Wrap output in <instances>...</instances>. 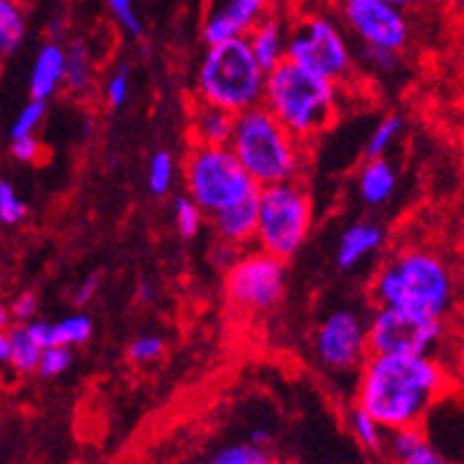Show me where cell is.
Here are the masks:
<instances>
[{
  "label": "cell",
  "mask_w": 464,
  "mask_h": 464,
  "mask_svg": "<svg viewBox=\"0 0 464 464\" xmlns=\"http://www.w3.org/2000/svg\"><path fill=\"white\" fill-rule=\"evenodd\" d=\"M62 88H64V44L50 38L38 48L36 57L31 62L29 95L50 102Z\"/></svg>",
  "instance_id": "obj_16"
},
{
  "label": "cell",
  "mask_w": 464,
  "mask_h": 464,
  "mask_svg": "<svg viewBox=\"0 0 464 464\" xmlns=\"http://www.w3.org/2000/svg\"><path fill=\"white\" fill-rule=\"evenodd\" d=\"M38 294L36 292H22L14 296V301L7 308H10V315H13V323H31V320L38 315Z\"/></svg>",
  "instance_id": "obj_36"
},
{
  "label": "cell",
  "mask_w": 464,
  "mask_h": 464,
  "mask_svg": "<svg viewBox=\"0 0 464 464\" xmlns=\"http://www.w3.org/2000/svg\"><path fill=\"white\" fill-rule=\"evenodd\" d=\"M386 242V227L379 226L377 220L362 218L343 227L336 245V266L342 270H353L367 258L374 256Z\"/></svg>",
  "instance_id": "obj_15"
},
{
  "label": "cell",
  "mask_w": 464,
  "mask_h": 464,
  "mask_svg": "<svg viewBox=\"0 0 464 464\" xmlns=\"http://www.w3.org/2000/svg\"><path fill=\"white\" fill-rule=\"evenodd\" d=\"M266 72L251 55L245 36L207 45L195 73V100L214 104L232 116L261 104Z\"/></svg>",
  "instance_id": "obj_5"
},
{
  "label": "cell",
  "mask_w": 464,
  "mask_h": 464,
  "mask_svg": "<svg viewBox=\"0 0 464 464\" xmlns=\"http://www.w3.org/2000/svg\"><path fill=\"white\" fill-rule=\"evenodd\" d=\"M261 104L305 145L336 121L342 86L285 60L266 73Z\"/></svg>",
  "instance_id": "obj_3"
},
{
  "label": "cell",
  "mask_w": 464,
  "mask_h": 464,
  "mask_svg": "<svg viewBox=\"0 0 464 464\" xmlns=\"http://www.w3.org/2000/svg\"><path fill=\"white\" fill-rule=\"evenodd\" d=\"M29 327L31 336L45 346H83L92 336V320L86 313H72L60 320H41L34 318L31 323H24Z\"/></svg>",
  "instance_id": "obj_20"
},
{
  "label": "cell",
  "mask_w": 464,
  "mask_h": 464,
  "mask_svg": "<svg viewBox=\"0 0 464 464\" xmlns=\"http://www.w3.org/2000/svg\"><path fill=\"white\" fill-rule=\"evenodd\" d=\"M367 353V320L353 308L327 313L313 332V355L332 377H355Z\"/></svg>",
  "instance_id": "obj_11"
},
{
  "label": "cell",
  "mask_w": 464,
  "mask_h": 464,
  "mask_svg": "<svg viewBox=\"0 0 464 464\" xmlns=\"http://www.w3.org/2000/svg\"><path fill=\"white\" fill-rule=\"evenodd\" d=\"M102 95H104V102H107V107H111V110H121V107H126V104H129L130 69L126 67V64L116 67L114 72L110 73V79L104 81Z\"/></svg>",
  "instance_id": "obj_32"
},
{
  "label": "cell",
  "mask_w": 464,
  "mask_h": 464,
  "mask_svg": "<svg viewBox=\"0 0 464 464\" xmlns=\"http://www.w3.org/2000/svg\"><path fill=\"white\" fill-rule=\"evenodd\" d=\"M26 38V13L19 0H0V64L13 53H17L19 45Z\"/></svg>",
  "instance_id": "obj_22"
},
{
  "label": "cell",
  "mask_w": 464,
  "mask_h": 464,
  "mask_svg": "<svg viewBox=\"0 0 464 464\" xmlns=\"http://www.w3.org/2000/svg\"><path fill=\"white\" fill-rule=\"evenodd\" d=\"M10 324H13V315H10V308L5 304H0V332L10 330Z\"/></svg>",
  "instance_id": "obj_41"
},
{
  "label": "cell",
  "mask_w": 464,
  "mask_h": 464,
  "mask_svg": "<svg viewBox=\"0 0 464 464\" xmlns=\"http://www.w3.org/2000/svg\"><path fill=\"white\" fill-rule=\"evenodd\" d=\"M355 189L365 207L382 208L396 195L398 169L389 157H367L355 173Z\"/></svg>",
  "instance_id": "obj_18"
},
{
  "label": "cell",
  "mask_w": 464,
  "mask_h": 464,
  "mask_svg": "<svg viewBox=\"0 0 464 464\" xmlns=\"http://www.w3.org/2000/svg\"><path fill=\"white\" fill-rule=\"evenodd\" d=\"M41 343L31 336L29 327L24 323H13L10 327V358L7 367L14 374H36L38 358H41Z\"/></svg>",
  "instance_id": "obj_23"
},
{
  "label": "cell",
  "mask_w": 464,
  "mask_h": 464,
  "mask_svg": "<svg viewBox=\"0 0 464 464\" xmlns=\"http://www.w3.org/2000/svg\"><path fill=\"white\" fill-rule=\"evenodd\" d=\"M183 178L188 197L207 216L258 192L256 183L246 176L227 145L189 147L183 161Z\"/></svg>",
  "instance_id": "obj_7"
},
{
  "label": "cell",
  "mask_w": 464,
  "mask_h": 464,
  "mask_svg": "<svg viewBox=\"0 0 464 464\" xmlns=\"http://www.w3.org/2000/svg\"><path fill=\"white\" fill-rule=\"evenodd\" d=\"M138 294H140V301H150V299H152V294H150V287L138 289Z\"/></svg>",
  "instance_id": "obj_43"
},
{
  "label": "cell",
  "mask_w": 464,
  "mask_h": 464,
  "mask_svg": "<svg viewBox=\"0 0 464 464\" xmlns=\"http://www.w3.org/2000/svg\"><path fill=\"white\" fill-rule=\"evenodd\" d=\"M452 386L455 379L439 355L367 353L355 374L353 403L386 431L421 427Z\"/></svg>",
  "instance_id": "obj_1"
},
{
  "label": "cell",
  "mask_w": 464,
  "mask_h": 464,
  "mask_svg": "<svg viewBox=\"0 0 464 464\" xmlns=\"http://www.w3.org/2000/svg\"><path fill=\"white\" fill-rule=\"evenodd\" d=\"M232 123H235V116L230 111L202 102V100H192L188 111V138L192 145H227Z\"/></svg>",
  "instance_id": "obj_19"
},
{
  "label": "cell",
  "mask_w": 464,
  "mask_h": 464,
  "mask_svg": "<svg viewBox=\"0 0 464 464\" xmlns=\"http://www.w3.org/2000/svg\"><path fill=\"white\" fill-rule=\"evenodd\" d=\"M164 339L157 334H140L129 343V361L135 365H150L164 355Z\"/></svg>",
  "instance_id": "obj_33"
},
{
  "label": "cell",
  "mask_w": 464,
  "mask_h": 464,
  "mask_svg": "<svg viewBox=\"0 0 464 464\" xmlns=\"http://www.w3.org/2000/svg\"><path fill=\"white\" fill-rule=\"evenodd\" d=\"M26 216H29V207L19 195V189L10 180L0 178V223L13 227L19 226Z\"/></svg>",
  "instance_id": "obj_30"
},
{
  "label": "cell",
  "mask_w": 464,
  "mask_h": 464,
  "mask_svg": "<svg viewBox=\"0 0 464 464\" xmlns=\"http://www.w3.org/2000/svg\"><path fill=\"white\" fill-rule=\"evenodd\" d=\"M270 440H273V434H270L268 429H254L249 434V443H254V446L268 448Z\"/></svg>",
  "instance_id": "obj_40"
},
{
  "label": "cell",
  "mask_w": 464,
  "mask_h": 464,
  "mask_svg": "<svg viewBox=\"0 0 464 464\" xmlns=\"http://www.w3.org/2000/svg\"><path fill=\"white\" fill-rule=\"evenodd\" d=\"M45 116H48V102L45 100L31 98L24 102V107L17 111L10 126V138H26V135H36L38 129L44 126Z\"/></svg>",
  "instance_id": "obj_29"
},
{
  "label": "cell",
  "mask_w": 464,
  "mask_h": 464,
  "mask_svg": "<svg viewBox=\"0 0 464 464\" xmlns=\"http://www.w3.org/2000/svg\"><path fill=\"white\" fill-rule=\"evenodd\" d=\"M405 133V119L398 114L384 116L382 121L374 126V130L367 138L365 154L367 157H386L392 152L396 142L403 138Z\"/></svg>",
  "instance_id": "obj_25"
},
{
  "label": "cell",
  "mask_w": 464,
  "mask_h": 464,
  "mask_svg": "<svg viewBox=\"0 0 464 464\" xmlns=\"http://www.w3.org/2000/svg\"><path fill=\"white\" fill-rule=\"evenodd\" d=\"M285 60L320 73L342 88L355 73V55L342 26L324 14H308L289 29Z\"/></svg>",
  "instance_id": "obj_8"
},
{
  "label": "cell",
  "mask_w": 464,
  "mask_h": 464,
  "mask_svg": "<svg viewBox=\"0 0 464 464\" xmlns=\"http://www.w3.org/2000/svg\"><path fill=\"white\" fill-rule=\"evenodd\" d=\"M311 227L313 199L301 180L258 188L254 237L256 249L289 261L305 245Z\"/></svg>",
  "instance_id": "obj_6"
},
{
  "label": "cell",
  "mask_w": 464,
  "mask_h": 464,
  "mask_svg": "<svg viewBox=\"0 0 464 464\" xmlns=\"http://www.w3.org/2000/svg\"><path fill=\"white\" fill-rule=\"evenodd\" d=\"M207 223V214L188 195L176 197L173 202V226L183 239H195Z\"/></svg>",
  "instance_id": "obj_28"
},
{
  "label": "cell",
  "mask_w": 464,
  "mask_h": 464,
  "mask_svg": "<svg viewBox=\"0 0 464 464\" xmlns=\"http://www.w3.org/2000/svg\"><path fill=\"white\" fill-rule=\"evenodd\" d=\"M287 36L289 26L273 13L263 14L256 24L245 34L251 55L256 57V62L261 64V69L266 73L270 69H276L280 62H285V55H287Z\"/></svg>",
  "instance_id": "obj_17"
},
{
  "label": "cell",
  "mask_w": 464,
  "mask_h": 464,
  "mask_svg": "<svg viewBox=\"0 0 464 464\" xmlns=\"http://www.w3.org/2000/svg\"><path fill=\"white\" fill-rule=\"evenodd\" d=\"M100 282H102V277L98 276V273H91L88 277H83V280L76 285V289H73L72 294V304L76 305V308H83L86 304H91L92 296L98 294L100 289Z\"/></svg>",
  "instance_id": "obj_39"
},
{
  "label": "cell",
  "mask_w": 464,
  "mask_h": 464,
  "mask_svg": "<svg viewBox=\"0 0 464 464\" xmlns=\"http://www.w3.org/2000/svg\"><path fill=\"white\" fill-rule=\"evenodd\" d=\"M227 147L256 188L299 180L304 171L305 145L263 104L235 116Z\"/></svg>",
  "instance_id": "obj_4"
},
{
  "label": "cell",
  "mask_w": 464,
  "mask_h": 464,
  "mask_svg": "<svg viewBox=\"0 0 464 464\" xmlns=\"http://www.w3.org/2000/svg\"><path fill=\"white\" fill-rule=\"evenodd\" d=\"M393 464H452V462L446 458V455H443V452L436 450V448L431 446L427 439L424 443H420L415 450H410L405 458L396 459Z\"/></svg>",
  "instance_id": "obj_38"
},
{
  "label": "cell",
  "mask_w": 464,
  "mask_h": 464,
  "mask_svg": "<svg viewBox=\"0 0 464 464\" xmlns=\"http://www.w3.org/2000/svg\"><path fill=\"white\" fill-rule=\"evenodd\" d=\"M178 164L173 152L169 150H157V152L150 157V164H147V188L150 192L157 197L169 195L176 183Z\"/></svg>",
  "instance_id": "obj_26"
},
{
  "label": "cell",
  "mask_w": 464,
  "mask_h": 464,
  "mask_svg": "<svg viewBox=\"0 0 464 464\" xmlns=\"http://www.w3.org/2000/svg\"><path fill=\"white\" fill-rule=\"evenodd\" d=\"M346 427L351 431L358 446L362 448L370 455H379L382 458V450H384V439H386V429L374 420L370 412H365L358 405H351L346 412Z\"/></svg>",
  "instance_id": "obj_24"
},
{
  "label": "cell",
  "mask_w": 464,
  "mask_h": 464,
  "mask_svg": "<svg viewBox=\"0 0 464 464\" xmlns=\"http://www.w3.org/2000/svg\"><path fill=\"white\" fill-rule=\"evenodd\" d=\"M207 464H276L268 448L254 446L249 440L245 443H230L223 446L208 458Z\"/></svg>",
  "instance_id": "obj_27"
},
{
  "label": "cell",
  "mask_w": 464,
  "mask_h": 464,
  "mask_svg": "<svg viewBox=\"0 0 464 464\" xmlns=\"http://www.w3.org/2000/svg\"><path fill=\"white\" fill-rule=\"evenodd\" d=\"M256 195L258 192H254V195L208 216L216 242L220 246H227L232 251H245L254 245V237H256Z\"/></svg>",
  "instance_id": "obj_14"
},
{
  "label": "cell",
  "mask_w": 464,
  "mask_h": 464,
  "mask_svg": "<svg viewBox=\"0 0 464 464\" xmlns=\"http://www.w3.org/2000/svg\"><path fill=\"white\" fill-rule=\"evenodd\" d=\"M110 7L111 17L116 19V24L121 26L123 31H129L130 36H140L142 34V22L135 13L133 0H104Z\"/></svg>",
  "instance_id": "obj_34"
},
{
  "label": "cell",
  "mask_w": 464,
  "mask_h": 464,
  "mask_svg": "<svg viewBox=\"0 0 464 464\" xmlns=\"http://www.w3.org/2000/svg\"><path fill=\"white\" fill-rule=\"evenodd\" d=\"M73 362V348L69 346H45L41 351V358H38V367L36 374L45 379H55L62 377V374L67 372L69 367Z\"/></svg>",
  "instance_id": "obj_31"
},
{
  "label": "cell",
  "mask_w": 464,
  "mask_h": 464,
  "mask_svg": "<svg viewBox=\"0 0 464 464\" xmlns=\"http://www.w3.org/2000/svg\"><path fill=\"white\" fill-rule=\"evenodd\" d=\"M370 299L374 305L410 308L448 320L458 301V273L439 249L403 246L379 266L370 282Z\"/></svg>",
  "instance_id": "obj_2"
},
{
  "label": "cell",
  "mask_w": 464,
  "mask_h": 464,
  "mask_svg": "<svg viewBox=\"0 0 464 464\" xmlns=\"http://www.w3.org/2000/svg\"><path fill=\"white\" fill-rule=\"evenodd\" d=\"M226 296L246 313L273 311L287 289V261L266 251H239L226 266Z\"/></svg>",
  "instance_id": "obj_10"
},
{
  "label": "cell",
  "mask_w": 464,
  "mask_h": 464,
  "mask_svg": "<svg viewBox=\"0 0 464 464\" xmlns=\"http://www.w3.org/2000/svg\"><path fill=\"white\" fill-rule=\"evenodd\" d=\"M44 145L36 135H26V138H10V154L22 164H34L41 160Z\"/></svg>",
  "instance_id": "obj_37"
},
{
  "label": "cell",
  "mask_w": 464,
  "mask_h": 464,
  "mask_svg": "<svg viewBox=\"0 0 464 464\" xmlns=\"http://www.w3.org/2000/svg\"><path fill=\"white\" fill-rule=\"evenodd\" d=\"M266 13H270V0H223L204 17V44L216 45L245 36Z\"/></svg>",
  "instance_id": "obj_13"
},
{
  "label": "cell",
  "mask_w": 464,
  "mask_h": 464,
  "mask_svg": "<svg viewBox=\"0 0 464 464\" xmlns=\"http://www.w3.org/2000/svg\"><path fill=\"white\" fill-rule=\"evenodd\" d=\"M448 334V320L427 313L374 305L367 318V351L370 353L439 355Z\"/></svg>",
  "instance_id": "obj_9"
},
{
  "label": "cell",
  "mask_w": 464,
  "mask_h": 464,
  "mask_svg": "<svg viewBox=\"0 0 464 464\" xmlns=\"http://www.w3.org/2000/svg\"><path fill=\"white\" fill-rule=\"evenodd\" d=\"M346 29L365 48L392 50L403 55L412 44V22L408 13L384 0H339Z\"/></svg>",
  "instance_id": "obj_12"
},
{
  "label": "cell",
  "mask_w": 464,
  "mask_h": 464,
  "mask_svg": "<svg viewBox=\"0 0 464 464\" xmlns=\"http://www.w3.org/2000/svg\"><path fill=\"white\" fill-rule=\"evenodd\" d=\"M455 5H462V0H455Z\"/></svg>",
  "instance_id": "obj_44"
},
{
  "label": "cell",
  "mask_w": 464,
  "mask_h": 464,
  "mask_svg": "<svg viewBox=\"0 0 464 464\" xmlns=\"http://www.w3.org/2000/svg\"><path fill=\"white\" fill-rule=\"evenodd\" d=\"M95 88V57L86 41L73 38L64 45V88L73 98H86Z\"/></svg>",
  "instance_id": "obj_21"
},
{
  "label": "cell",
  "mask_w": 464,
  "mask_h": 464,
  "mask_svg": "<svg viewBox=\"0 0 464 464\" xmlns=\"http://www.w3.org/2000/svg\"><path fill=\"white\" fill-rule=\"evenodd\" d=\"M384 3H389V5L401 7V10H405V13H408V10H412V7L420 5L421 0H384Z\"/></svg>",
  "instance_id": "obj_42"
},
{
  "label": "cell",
  "mask_w": 464,
  "mask_h": 464,
  "mask_svg": "<svg viewBox=\"0 0 464 464\" xmlns=\"http://www.w3.org/2000/svg\"><path fill=\"white\" fill-rule=\"evenodd\" d=\"M401 57L398 53H392V50H379V48H365L362 45V62L367 67L374 69L379 73H393L398 67H401Z\"/></svg>",
  "instance_id": "obj_35"
}]
</instances>
